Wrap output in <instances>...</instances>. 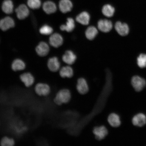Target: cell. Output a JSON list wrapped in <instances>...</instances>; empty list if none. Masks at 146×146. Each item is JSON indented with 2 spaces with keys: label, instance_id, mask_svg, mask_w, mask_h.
Returning a JSON list of instances; mask_svg holds the SVG:
<instances>
[{
  "label": "cell",
  "instance_id": "obj_1",
  "mask_svg": "<svg viewBox=\"0 0 146 146\" xmlns=\"http://www.w3.org/2000/svg\"><path fill=\"white\" fill-rule=\"evenodd\" d=\"M72 94L70 91L67 88H62L58 91L53 99L55 105L61 106L67 104L70 101Z\"/></svg>",
  "mask_w": 146,
  "mask_h": 146
},
{
  "label": "cell",
  "instance_id": "obj_2",
  "mask_svg": "<svg viewBox=\"0 0 146 146\" xmlns=\"http://www.w3.org/2000/svg\"><path fill=\"white\" fill-rule=\"evenodd\" d=\"M35 92L40 97H47L50 94L52 89L48 84L44 82H38L34 86Z\"/></svg>",
  "mask_w": 146,
  "mask_h": 146
},
{
  "label": "cell",
  "instance_id": "obj_3",
  "mask_svg": "<svg viewBox=\"0 0 146 146\" xmlns=\"http://www.w3.org/2000/svg\"><path fill=\"white\" fill-rule=\"evenodd\" d=\"M95 138L98 141H101L106 138L108 135V130L104 125L95 127L92 131Z\"/></svg>",
  "mask_w": 146,
  "mask_h": 146
},
{
  "label": "cell",
  "instance_id": "obj_4",
  "mask_svg": "<svg viewBox=\"0 0 146 146\" xmlns=\"http://www.w3.org/2000/svg\"><path fill=\"white\" fill-rule=\"evenodd\" d=\"M19 78L21 81L27 88L31 87L35 85V78L31 73L26 72L20 75Z\"/></svg>",
  "mask_w": 146,
  "mask_h": 146
},
{
  "label": "cell",
  "instance_id": "obj_5",
  "mask_svg": "<svg viewBox=\"0 0 146 146\" xmlns=\"http://www.w3.org/2000/svg\"><path fill=\"white\" fill-rule=\"evenodd\" d=\"M131 84L135 90L138 92L141 91L146 85V82L145 79L140 76H136L133 77L131 80Z\"/></svg>",
  "mask_w": 146,
  "mask_h": 146
},
{
  "label": "cell",
  "instance_id": "obj_6",
  "mask_svg": "<svg viewBox=\"0 0 146 146\" xmlns=\"http://www.w3.org/2000/svg\"><path fill=\"white\" fill-rule=\"evenodd\" d=\"M76 89L80 94L83 95L87 94L89 91V86L86 80L84 78L78 79L76 85Z\"/></svg>",
  "mask_w": 146,
  "mask_h": 146
},
{
  "label": "cell",
  "instance_id": "obj_7",
  "mask_svg": "<svg viewBox=\"0 0 146 146\" xmlns=\"http://www.w3.org/2000/svg\"><path fill=\"white\" fill-rule=\"evenodd\" d=\"M14 20L10 17H5L0 21V29L3 31H6L15 26Z\"/></svg>",
  "mask_w": 146,
  "mask_h": 146
},
{
  "label": "cell",
  "instance_id": "obj_8",
  "mask_svg": "<svg viewBox=\"0 0 146 146\" xmlns=\"http://www.w3.org/2000/svg\"><path fill=\"white\" fill-rule=\"evenodd\" d=\"M15 12L17 17L19 19H25L29 15L30 12L29 9L26 5L22 4L16 9Z\"/></svg>",
  "mask_w": 146,
  "mask_h": 146
},
{
  "label": "cell",
  "instance_id": "obj_9",
  "mask_svg": "<svg viewBox=\"0 0 146 146\" xmlns=\"http://www.w3.org/2000/svg\"><path fill=\"white\" fill-rule=\"evenodd\" d=\"M112 23L111 21L107 19H101L98 21V27L102 32H108L112 28Z\"/></svg>",
  "mask_w": 146,
  "mask_h": 146
},
{
  "label": "cell",
  "instance_id": "obj_10",
  "mask_svg": "<svg viewBox=\"0 0 146 146\" xmlns=\"http://www.w3.org/2000/svg\"><path fill=\"white\" fill-rule=\"evenodd\" d=\"M115 29L119 34L121 36H125L129 34V28L128 25L125 23L117 21L115 25Z\"/></svg>",
  "mask_w": 146,
  "mask_h": 146
},
{
  "label": "cell",
  "instance_id": "obj_11",
  "mask_svg": "<svg viewBox=\"0 0 146 146\" xmlns=\"http://www.w3.org/2000/svg\"><path fill=\"white\" fill-rule=\"evenodd\" d=\"M108 121L111 127H117L121 125V121L118 115L113 113L110 114L108 117Z\"/></svg>",
  "mask_w": 146,
  "mask_h": 146
},
{
  "label": "cell",
  "instance_id": "obj_12",
  "mask_svg": "<svg viewBox=\"0 0 146 146\" xmlns=\"http://www.w3.org/2000/svg\"><path fill=\"white\" fill-rule=\"evenodd\" d=\"M49 42L52 46L57 48L62 44L63 38L60 34L54 33L50 36Z\"/></svg>",
  "mask_w": 146,
  "mask_h": 146
},
{
  "label": "cell",
  "instance_id": "obj_13",
  "mask_svg": "<svg viewBox=\"0 0 146 146\" xmlns=\"http://www.w3.org/2000/svg\"><path fill=\"white\" fill-rule=\"evenodd\" d=\"M36 52L40 56H44L48 54L50 48L48 44L44 42H40L36 49Z\"/></svg>",
  "mask_w": 146,
  "mask_h": 146
},
{
  "label": "cell",
  "instance_id": "obj_14",
  "mask_svg": "<svg viewBox=\"0 0 146 146\" xmlns=\"http://www.w3.org/2000/svg\"><path fill=\"white\" fill-rule=\"evenodd\" d=\"M132 121L135 126L139 127L143 126L146 123V116L141 113L137 114L133 117Z\"/></svg>",
  "mask_w": 146,
  "mask_h": 146
},
{
  "label": "cell",
  "instance_id": "obj_15",
  "mask_svg": "<svg viewBox=\"0 0 146 146\" xmlns=\"http://www.w3.org/2000/svg\"><path fill=\"white\" fill-rule=\"evenodd\" d=\"M47 66L51 72H56L59 70L60 64L58 58L54 57L50 58L48 60Z\"/></svg>",
  "mask_w": 146,
  "mask_h": 146
},
{
  "label": "cell",
  "instance_id": "obj_16",
  "mask_svg": "<svg viewBox=\"0 0 146 146\" xmlns=\"http://www.w3.org/2000/svg\"><path fill=\"white\" fill-rule=\"evenodd\" d=\"M72 7V3L70 0H61L59 2L60 10L63 13L70 11Z\"/></svg>",
  "mask_w": 146,
  "mask_h": 146
},
{
  "label": "cell",
  "instance_id": "obj_17",
  "mask_svg": "<svg viewBox=\"0 0 146 146\" xmlns=\"http://www.w3.org/2000/svg\"><path fill=\"white\" fill-rule=\"evenodd\" d=\"M42 8L46 13L48 14L54 13L56 10L55 3L51 1H45L43 3Z\"/></svg>",
  "mask_w": 146,
  "mask_h": 146
},
{
  "label": "cell",
  "instance_id": "obj_18",
  "mask_svg": "<svg viewBox=\"0 0 146 146\" xmlns=\"http://www.w3.org/2000/svg\"><path fill=\"white\" fill-rule=\"evenodd\" d=\"M76 56L72 51L67 50L63 56L62 59L65 63L69 65L74 64L76 60Z\"/></svg>",
  "mask_w": 146,
  "mask_h": 146
},
{
  "label": "cell",
  "instance_id": "obj_19",
  "mask_svg": "<svg viewBox=\"0 0 146 146\" xmlns=\"http://www.w3.org/2000/svg\"><path fill=\"white\" fill-rule=\"evenodd\" d=\"M90 19V15L88 13L85 11L82 12L76 17V20L78 22L84 25H88Z\"/></svg>",
  "mask_w": 146,
  "mask_h": 146
},
{
  "label": "cell",
  "instance_id": "obj_20",
  "mask_svg": "<svg viewBox=\"0 0 146 146\" xmlns=\"http://www.w3.org/2000/svg\"><path fill=\"white\" fill-rule=\"evenodd\" d=\"M14 5L11 0H5L2 5V9L5 13L12 14L13 12Z\"/></svg>",
  "mask_w": 146,
  "mask_h": 146
},
{
  "label": "cell",
  "instance_id": "obj_21",
  "mask_svg": "<svg viewBox=\"0 0 146 146\" xmlns=\"http://www.w3.org/2000/svg\"><path fill=\"white\" fill-rule=\"evenodd\" d=\"M59 74L62 78H70L74 75V71L72 67L70 66L63 67L60 69Z\"/></svg>",
  "mask_w": 146,
  "mask_h": 146
},
{
  "label": "cell",
  "instance_id": "obj_22",
  "mask_svg": "<svg viewBox=\"0 0 146 146\" xmlns=\"http://www.w3.org/2000/svg\"><path fill=\"white\" fill-rule=\"evenodd\" d=\"M25 63L22 60L19 59L14 60L11 66L12 70L15 72L23 71L25 69Z\"/></svg>",
  "mask_w": 146,
  "mask_h": 146
},
{
  "label": "cell",
  "instance_id": "obj_23",
  "mask_svg": "<svg viewBox=\"0 0 146 146\" xmlns=\"http://www.w3.org/2000/svg\"><path fill=\"white\" fill-rule=\"evenodd\" d=\"M16 141L12 137L8 135L3 136L0 140V146H14L15 145Z\"/></svg>",
  "mask_w": 146,
  "mask_h": 146
},
{
  "label": "cell",
  "instance_id": "obj_24",
  "mask_svg": "<svg viewBox=\"0 0 146 146\" xmlns=\"http://www.w3.org/2000/svg\"><path fill=\"white\" fill-rule=\"evenodd\" d=\"M75 27L74 20L71 18H67V21L66 25H62L60 27V29L62 31H66L67 32H72L74 30Z\"/></svg>",
  "mask_w": 146,
  "mask_h": 146
},
{
  "label": "cell",
  "instance_id": "obj_25",
  "mask_svg": "<svg viewBox=\"0 0 146 146\" xmlns=\"http://www.w3.org/2000/svg\"><path fill=\"white\" fill-rule=\"evenodd\" d=\"M98 31L96 27L94 26L89 27L85 32V35L88 39L92 40L97 35Z\"/></svg>",
  "mask_w": 146,
  "mask_h": 146
},
{
  "label": "cell",
  "instance_id": "obj_26",
  "mask_svg": "<svg viewBox=\"0 0 146 146\" xmlns=\"http://www.w3.org/2000/svg\"><path fill=\"white\" fill-rule=\"evenodd\" d=\"M102 11L104 15L107 17H110L114 15L115 10L112 5L107 4L104 5L102 8Z\"/></svg>",
  "mask_w": 146,
  "mask_h": 146
},
{
  "label": "cell",
  "instance_id": "obj_27",
  "mask_svg": "<svg viewBox=\"0 0 146 146\" xmlns=\"http://www.w3.org/2000/svg\"><path fill=\"white\" fill-rule=\"evenodd\" d=\"M137 64L140 68L146 67V54H140L137 58Z\"/></svg>",
  "mask_w": 146,
  "mask_h": 146
},
{
  "label": "cell",
  "instance_id": "obj_28",
  "mask_svg": "<svg viewBox=\"0 0 146 146\" xmlns=\"http://www.w3.org/2000/svg\"><path fill=\"white\" fill-rule=\"evenodd\" d=\"M27 4L30 8L36 9L40 8L41 3L40 0H27Z\"/></svg>",
  "mask_w": 146,
  "mask_h": 146
},
{
  "label": "cell",
  "instance_id": "obj_29",
  "mask_svg": "<svg viewBox=\"0 0 146 146\" xmlns=\"http://www.w3.org/2000/svg\"><path fill=\"white\" fill-rule=\"evenodd\" d=\"M52 27L47 25H44L40 29V33L44 35H49L52 34Z\"/></svg>",
  "mask_w": 146,
  "mask_h": 146
},
{
  "label": "cell",
  "instance_id": "obj_30",
  "mask_svg": "<svg viewBox=\"0 0 146 146\" xmlns=\"http://www.w3.org/2000/svg\"><path fill=\"white\" fill-rule=\"evenodd\" d=\"M1 119H0V127H1Z\"/></svg>",
  "mask_w": 146,
  "mask_h": 146
}]
</instances>
